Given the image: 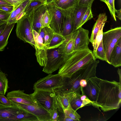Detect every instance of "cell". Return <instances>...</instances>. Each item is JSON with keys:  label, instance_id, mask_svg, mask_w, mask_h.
Here are the masks:
<instances>
[{"label": "cell", "instance_id": "obj_11", "mask_svg": "<svg viewBox=\"0 0 121 121\" xmlns=\"http://www.w3.org/2000/svg\"><path fill=\"white\" fill-rule=\"evenodd\" d=\"M101 79L96 76L91 78L87 82L86 86L82 87V91L87 98L95 106L100 91L99 83Z\"/></svg>", "mask_w": 121, "mask_h": 121}, {"label": "cell", "instance_id": "obj_26", "mask_svg": "<svg viewBox=\"0 0 121 121\" xmlns=\"http://www.w3.org/2000/svg\"><path fill=\"white\" fill-rule=\"evenodd\" d=\"M82 94L72 99L71 101L70 105L72 108L76 111L79 108L90 104H92V102L87 98L84 100H82L80 98Z\"/></svg>", "mask_w": 121, "mask_h": 121}, {"label": "cell", "instance_id": "obj_41", "mask_svg": "<svg viewBox=\"0 0 121 121\" xmlns=\"http://www.w3.org/2000/svg\"><path fill=\"white\" fill-rule=\"evenodd\" d=\"M11 13H7L0 9V20L7 22Z\"/></svg>", "mask_w": 121, "mask_h": 121}, {"label": "cell", "instance_id": "obj_13", "mask_svg": "<svg viewBox=\"0 0 121 121\" xmlns=\"http://www.w3.org/2000/svg\"><path fill=\"white\" fill-rule=\"evenodd\" d=\"M33 33L35 43V55L38 63L43 64L47 62L48 48L44 44L43 39L39 33L33 30Z\"/></svg>", "mask_w": 121, "mask_h": 121}, {"label": "cell", "instance_id": "obj_6", "mask_svg": "<svg viewBox=\"0 0 121 121\" xmlns=\"http://www.w3.org/2000/svg\"><path fill=\"white\" fill-rule=\"evenodd\" d=\"M121 38V27H118L103 32L102 42L106 61L110 65L112 52L117 42Z\"/></svg>", "mask_w": 121, "mask_h": 121}, {"label": "cell", "instance_id": "obj_43", "mask_svg": "<svg viewBox=\"0 0 121 121\" xmlns=\"http://www.w3.org/2000/svg\"><path fill=\"white\" fill-rule=\"evenodd\" d=\"M87 81L86 79H81L80 82V85L82 87H85L87 84Z\"/></svg>", "mask_w": 121, "mask_h": 121}, {"label": "cell", "instance_id": "obj_34", "mask_svg": "<svg viewBox=\"0 0 121 121\" xmlns=\"http://www.w3.org/2000/svg\"><path fill=\"white\" fill-rule=\"evenodd\" d=\"M104 2L107 5L111 15L115 21H116L115 11L116 9L114 5V0H100Z\"/></svg>", "mask_w": 121, "mask_h": 121}, {"label": "cell", "instance_id": "obj_48", "mask_svg": "<svg viewBox=\"0 0 121 121\" xmlns=\"http://www.w3.org/2000/svg\"><path fill=\"white\" fill-rule=\"evenodd\" d=\"M55 0H47L46 3L47 4L52 3L54 2Z\"/></svg>", "mask_w": 121, "mask_h": 121}, {"label": "cell", "instance_id": "obj_1", "mask_svg": "<svg viewBox=\"0 0 121 121\" xmlns=\"http://www.w3.org/2000/svg\"><path fill=\"white\" fill-rule=\"evenodd\" d=\"M100 91L95 106L100 107L104 112L116 110L121 103V82L101 79Z\"/></svg>", "mask_w": 121, "mask_h": 121}, {"label": "cell", "instance_id": "obj_23", "mask_svg": "<svg viewBox=\"0 0 121 121\" xmlns=\"http://www.w3.org/2000/svg\"><path fill=\"white\" fill-rule=\"evenodd\" d=\"M110 65L115 67L121 66V38L118 40L112 52Z\"/></svg>", "mask_w": 121, "mask_h": 121}, {"label": "cell", "instance_id": "obj_47", "mask_svg": "<svg viewBox=\"0 0 121 121\" xmlns=\"http://www.w3.org/2000/svg\"><path fill=\"white\" fill-rule=\"evenodd\" d=\"M117 72L119 77L120 82H121V69L118 68L117 70Z\"/></svg>", "mask_w": 121, "mask_h": 121}, {"label": "cell", "instance_id": "obj_18", "mask_svg": "<svg viewBox=\"0 0 121 121\" xmlns=\"http://www.w3.org/2000/svg\"><path fill=\"white\" fill-rule=\"evenodd\" d=\"M65 37L66 38V40L58 48L57 50L59 54L63 55L66 60L75 51L73 33Z\"/></svg>", "mask_w": 121, "mask_h": 121}, {"label": "cell", "instance_id": "obj_28", "mask_svg": "<svg viewBox=\"0 0 121 121\" xmlns=\"http://www.w3.org/2000/svg\"><path fill=\"white\" fill-rule=\"evenodd\" d=\"M8 74L0 70V94L5 95L9 88Z\"/></svg>", "mask_w": 121, "mask_h": 121}, {"label": "cell", "instance_id": "obj_20", "mask_svg": "<svg viewBox=\"0 0 121 121\" xmlns=\"http://www.w3.org/2000/svg\"><path fill=\"white\" fill-rule=\"evenodd\" d=\"M29 1V0H26L13 10L7 21V24L16 23L18 20L25 14L24 9Z\"/></svg>", "mask_w": 121, "mask_h": 121}, {"label": "cell", "instance_id": "obj_32", "mask_svg": "<svg viewBox=\"0 0 121 121\" xmlns=\"http://www.w3.org/2000/svg\"><path fill=\"white\" fill-rule=\"evenodd\" d=\"M64 111L65 117L70 118L75 121H80L81 118L80 116L72 108L70 105L68 108L64 109Z\"/></svg>", "mask_w": 121, "mask_h": 121}, {"label": "cell", "instance_id": "obj_12", "mask_svg": "<svg viewBox=\"0 0 121 121\" xmlns=\"http://www.w3.org/2000/svg\"><path fill=\"white\" fill-rule=\"evenodd\" d=\"M74 38V44L75 51L89 50L88 45L90 42L88 30L82 27L73 32Z\"/></svg>", "mask_w": 121, "mask_h": 121}, {"label": "cell", "instance_id": "obj_29", "mask_svg": "<svg viewBox=\"0 0 121 121\" xmlns=\"http://www.w3.org/2000/svg\"><path fill=\"white\" fill-rule=\"evenodd\" d=\"M54 107L56 109L58 114V121H64L65 117L64 108L55 93L54 96Z\"/></svg>", "mask_w": 121, "mask_h": 121}, {"label": "cell", "instance_id": "obj_4", "mask_svg": "<svg viewBox=\"0 0 121 121\" xmlns=\"http://www.w3.org/2000/svg\"><path fill=\"white\" fill-rule=\"evenodd\" d=\"M12 102L10 105L0 103V121H39L34 115Z\"/></svg>", "mask_w": 121, "mask_h": 121}, {"label": "cell", "instance_id": "obj_10", "mask_svg": "<svg viewBox=\"0 0 121 121\" xmlns=\"http://www.w3.org/2000/svg\"><path fill=\"white\" fill-rule=\"evenodd\" d=\"M65 61L63 55L58 53L57 49H48L47 62L43 71L48 74L52 73L59 69Z\"/></svg>", "mask_w": 121, "mask_h": 121}, {"label": "cell", "instance_id": "obj_15", "mask_svg": "<svg viewBox=\"0 0 121 121\" xmlns=\"http://www.w3.org/2000/svg\"><path fill=\"white\" fill-rule=\"evenodd\" d=\"M7 98L10 101L17 103L37 106L38 105L30 94L25 93L24 90H14L8 92Z\"/></svg>", "mask_w": 121, "mask_h": 121}, {"label": "cell", "instance_id": "obj_37", "mask_svg": "<svg viewBox=\"0 0 121 121\" xmlns=\"http://www.w3.org/2000/svg\"><path fill=\"white\" fill-rule=\"evenodd\" d=\"M50 20L49 13L47 9L45 11L44 14L42 27L49 26Z\"/></svg>", "mask_w": 121, "mask_h": 121}, {"label": "cell", "instance_id": "obj_33", "mask_svg": "<svg viewBox=\"0 0 121 121\" xmlns=\"http://www.w3.org/2000/svg\"><path fill=\"white\" fill-rule=\"evenodd\" d=\"M45 27L46 31L43 39V43L48 49L53 37L54 32L50 26Z\"/></svg>", "mask_w": 121, "mask_h": 121}, {"label": "cell", "instance_id": "obj_49", "mask_svg": "<svg viewBox=\"0 0 121 121\" xmlns=\"http://www.w3.org/2000/svg\"><path fill=\"white\" fill-rule=\"evenodd\" d=\"M6 23V21L0 20V26L3 24Z\"/></svg>", "mask_w": 121, "mask_h": 121}, {"label": "cell", "instance_id": "obj_30", "mask_svg": "<svg viewBox=\"0 0 121 121\" xmlns=\"http://www.w3.org/2000/svg\"><path fill=\"white\" fill-rule=\"evenodd\" d=\"M45 4V3L39 0H30L25 8L24 13L28 15L34 9Z\"/></svg>", "mask_w": 121, "mask_h": 121}, {"label": "cell", "instance_id": "obj_31", "mask_svg": "<svg viewBox=\"0 0 121 121\" xmlns=\"http://www.w3.org/2000/svg\"><path fill=\"white\" fill-rule=\"evenodd\" d=\"M93 53L96 59H98L106 61V56L103 46L102 40L96 51Z\"/></svg>", "mask_w": 121, "mask_h": 121}, {"label": "cell", "instance_id": "obj_2", "mask_svg": "<svg viewBox=\"0 0 121 121\" xmlns=\"http://www.w3.org/2000/svg\"><path fill=\"white\" fill-rule=\"evenodd\" d=\"M99 62L96 60L85 65L74 73L70 77H63L62 86L56 90L64 93L76 92L80 93L82 87L80 85L83 79L87 81L96 76V69Z\"/></svg>", "mask_w": 121, "mask_h": 121}, {"label": "cell", "instance_id": "obj_35", "mask_svg": "<svg viewBox=\"0 0 121 121\" xmlns=\"http://www.w3.org/2000/svg\"><path fill=\"white\" fill-rule=\"evenodd\" d=\"M104 26H103L101 27L97 35L95 40L94 46L93 48V53L96 51L100 43L102 40L103 30Z\"/></svg>", "mask_w": 121, "mask_h": 121}, {"label": "cell", "instance_id": "obj_46", "mask_svg": "<svg viewBox=\"0 0 121 121\" xmlns=\"http://www.w3.org/2000/svg\"><path fill=\"white\" fill-rule=\"evenodd\" d=\"M64 121H75L68 117H65Z\"/></svg>", "mask_w": 121, "mask_h": 121}, {"label": "cell", "instance_id": "obj_24", "mask_svg": "<svg viewBox=\"0 0 121 121\" xmlns=\"http://www.w3.org/2000/svg\"><path fill=\"white\" fill-rule=\"evenodd\" d=\"M15 23L7 24L6 28L0 35V51L4 50L8 44L9 38Z\"/></svg>", "mask_w": 121, "mask_h": 121}, {"label": "cell", "instance_id": "obj_9", "mask_svg": "<svg viewBox=\"0 0 121 121\" xmlns=\"http://www.w3.org/2000/svg\"><path fill=\"white\" fill-rule=\"evenodd\" d=\"M47 10L49 15L50 26L54 33L61 34L63 21L62 9L52 3L47 4Z\"/></svg>", "mask_w": 121, "mask_h": 121}, {"label": "cell", "instance_id": "obj_22", "mask_svg": "<svg viewBox=\"0 0 121 121\" xmlns=\"http://www.w3.org/2000/svg\"><path fill=\"white\" fill-rule=\"evenodd\" d=\"M107 19V16L105 13L100 14L92 28L90 42L93 47L95 45V40L97 35L101 27L104 26Z\"/></svg>", "mask_w": 121, "mask_h": 121}, {"label": "cell", "instance_id": "obj_8", "mask_svg": "<svg viewBox=\"0 0 121 121\" xmlns=\"http://www.w3.org/2000/svg\"><path fill=\"white\" fill-rule=\"evenodd\" d=\"M62 78L63 77L58 73L54 75L49 74L35 82L33 89L54 90L62 86Z\"/></svg>", "mask_w": 121, "mask_h": 121}, {"label": "cell", "instance_id": "obj_16", "mask_svg": "<svg viewBox=\"0 0 121 121\" xmlns=\"http://www.w3.org/2000/svg\"><path fill=\"white\" fill-rule=\"evenodd\" d=\"M14 103L18 106L35 116L39 121H51L50 113L39 105L34 106Z\"/></svg>", "mask_w": 121, "mask_h": 121}, {"label": "cell", "instance_id": "obj_25", "mask_svg": "<svg viewBox=\"0 0 121 121\" xmlns=\"http://www.w3.org/2000/svg\"><path fill=\"white\" fill-rule=\"evenodd\" d=\"M66 38L60 34L54 33L48 49L57 48L65 41Z\"/></svg>", "mask_w": 121, "mask_h": 121}, {"label": "cell", "instance_id": "obj_5", "mask_svg": "<svg viewBox=\"0 0 121 121\" xmlns=\"http://www.w3.org/2000/svg\"><path fill=\"white\" fill-rule=\"evenodd\" d=\"M16 32L17 36L20 40L30 44L35 48L31 22L29 16L25 14L17 22Z\"/></svg>", "mask_w": 121, "mask_h": 121}, {"label": "cell", "instance_id": "obj_19", "mask_svg": "<svg viewBox=\"0 0 121 121\" xmlns=\"http://www.w3.org/2000/svg\"><path fill=\"white\" fill-rule=\"evenodd\" d=\"M88 7L78 4L77 3L73 7L74 21L73 32L79 28L83 17Z\"/></svg>", "mask_w": 121, "mask_h": 121}, {"label": "cell", "instance_id": "obj_27", "mask_svg": "<svg viewBox=\"0 0 121 121\" xmlns=\"http://www.w3.org/2000/svg\"><path fill=\"white\" fill-rule=\"evenodd\" d=\"M78 0H55L53 3L58 8L66 9L73 7Z\"/></svg>", "mask_w": 121, "mask_h": 121}, {"label": "cell", "instance_id": "obj_44", "mask_svg": "<svg viewBox=\"0 0 121 121\" xmlns=\"http://www.w3.org/2000/svg\"><path fill=\"white\" fill-rule=\"evenodd\" d=\"M7 25V23H4L0 26V35L4 30Z\"/></svg>", "mask_w": 121, "mask_h": 121}, {"label": "cell", "instance_id": "obj_42", "mask_svg": "<svg viewBox=\"0 0 121 121\" xmlns=\"http://www.w3.org/2000/svg\"><path fill=\"white\" fill-rule=\"evenodd\" d=\"M121 9L119 10L115 9V13L116 17H117L119 19L121 20Z\"/></svg>", "mask_w": 121, "mask_h": 121}, {"label": "cell", "instance_id": "obj_21", "mask_svg": "<svg viewBox=\"0 0 121 121\" xmlns=\"http://www.w3.org/2000/svg\"><path fill=\"white\" fill-rule=\"evenodd\" d=\"M54 91L64 109L69 107L70 102L72 99L81 95L80 93L76 92L64 93L56 90Z\"/></svg>", "mask_w": 121, "mask_h": 121}, {"label": "cell", "instance_id": "obj_14", "mask_svg": "<svg viewBox=\"0 0 121 121\" xmlns=\"http://www.w3.org/2000/svg\"><path fill=\"white\" fill-rule=\"evenodd\" d=\"M47 9V4L45 3L35 8L27 15L31 20L33 29L38 33L42 28L43 16Z\"/></svg>", "mask_w": 121, "mask_h": 121}, {"label": "cell", "instance_id": "obj_38", "mask_svg": "<svg viewBox=\"0 0 121 121\" xmlns=\"http://www.w3.org/2000/svg\"><path fill=\"white\" fill-rule=\"evenodd\" d=\"M95 0H78L77 4L88 7H91L92 4Z\"/></svg>", "mask_w": 121, "mask_h": 121}, {"label": "cell", "instance_id": "obj_36", "mask_svg": "<svg viewBox=\"0 0 121 121\" xmlns=\"http://www.w3.org/2000/svg\"><path fill=\"white\" fill-rule=\"evenodd\" d=\"M93 17L91 10V7H88L82 18L79 28L82 27L88 21L90 20Z\"/></svg>", "mask_w": 121, "mask_h": 121}, {"label": "cell", "instance_id": "obj_17", "mask_svg": "<svg viewBox=\"0 0 121 121\" xmlns=\"http://www.w3.org/2000/svg\"><path fill=\"white\" fill-rule=\"evenodd\" d=\"M73 7L66 9H63V21L61 34L67 36L73 32L74 21Z\"/></svg>", "mask_w": 121, "mask_h": 121}, {"label": "cell", "instance_id": "obj_7", "mask_svg": "<svg viewBox=\"0 0 121 121\" xmlns=\"http://www.w3.org/2000/svg\"><path fill=\"white\" fill-rule=\"evenodd\" d=\"M30 95L38 104L50 114L54 108L55 92L53 90H35Z\"/></svg>", "mask_w": 121, "mask_h": 121}, {"label": "cell", "instance_id": "obj_45", "mask_svg": "<svg viewBox=\"0 0 121 121\" xmlns=\"http://www.w3.org/2000/svg\"><path fill=\"white\" fill-rule=\"evenodd\" d=\"M12 5L5 0H0V5Z\"/></svg>", "mask_w": 121, "mask_h": 121}, {"label": "cell", "instance_id": "obj_50", "mask_svg": "<svg viewBox=\"0 0 121 121\" xmlns=\"http://www.w3.org/2000/svg\"><path fill=\"white\" fill-rule=\"evenodd\" d=\"M40 0L44 3H46V1L47 0Z\"/></svg>", "mask_w": 121, "mask_h": 121}, {"label": "cell", "instance_id": "obj_51", "mask_svg": "<svg viewBox=\"0 0 121 121\" xmlns=\"http://www.w3.org/2000/svg\"></svg>", "mask_w": 121, "mask_h": 121}, {"label": "cell", "instance_id": "obj_39", "mask_svg": "<svg viewBox=\"0 0 121 121\" xmlns=\"http://www.w3.org/2000/svg\"><path fill=\"white\" fill-rule=\"evenodd\" d=\"M0 103L6 105H13L12 101L3 94H0Z\"/></svg>", "mask_w": 121, "mask_h": 121}, {"label": "cell", "instance_id": "obj_3", "mask_svg": "<svg viewBox=\"0 0 121 121\" xmlns=\"http://www.w3.org/2000/svg\"><path fill=\"white\" fill-rule=\"evenodd\" d=\"M96 60L90 49L75 51L59 69L58 73L63 77H70L82 67Z\"/></svg>", "mask_w": 121, "mask_h": 121}, {"label": "cell", "instance_id": "obj_40", "mask_svg": "<svg viewBox=\"0 0 121 121\" xmlns=\"http://www.w3.org/2000/svg\"><path fill=\"white\" fill-rule=\"evenodd\" d=\"M0 9L7 13H11L14 10V7L12 5H0Z\"/></svg>", "mask_w": 121, "mask_h": 121}]
</instances>
